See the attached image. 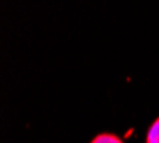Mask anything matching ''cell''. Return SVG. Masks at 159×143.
Listing matches in <instances>:
<instances>
[{
  "instance_id": "cell-1",
  "label": "cell",
  "mask_w": 159,
  "mask_h": 143,
  "mask_svg": "<svg viewBox=\"0 0 159 143\" xmlns=\"http://www.w3.org/2000/svg\"><path fill=\"white\" fill-rule=\"evenodd\" d=\"M145 143H159V118H156L149 126Z\"/></svg>"
},
{
  "instance_id": "cell-2",
  "label": "cell",
  "mask_w": 159,
  "mask_h": 143,
  "mask_svg": "<svg viewBox=\"0 0 159 143\" xmlns=\"http://www.w3.org/2000/svg\"><path fill=\"white\" fill-rule=\"evenodd\" d=\"M90 143H123V140L120 137H118L113 133H99L90 140Z\"/></svg>"
}]
</instances>
